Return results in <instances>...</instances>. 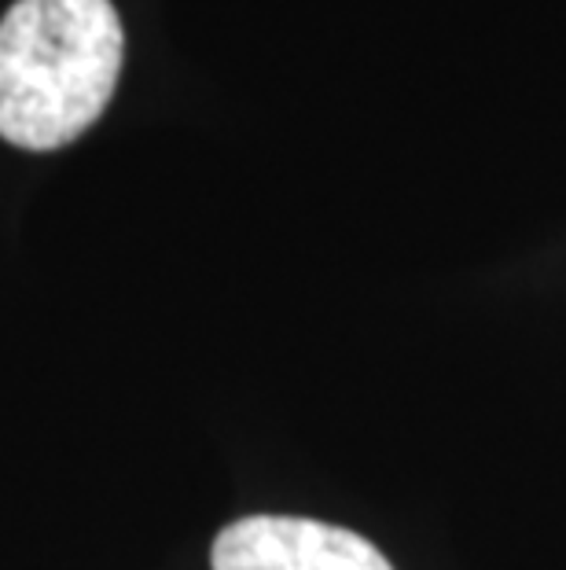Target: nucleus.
<instances>
[{
    "instance_id": "1",
    "label": "nucleus",
    "mask_w": 566,
    "mask_h": 570,
    "mask_svg": "<svg viewBox=\"0 0 566 570\" xmlns=\"http://www.w3.org/2000/svg\"><path fill=\"white\" fill-rule=\"evenodd\" d=\"M111 0H19L0 19V137L27 151L78 140L122 75Z\"/></svg>"
},
{
    "instance_id": "2",
    "label": "nucleus",
    "mask_w": 566,
    "mask_h": 570,
    "mask_svg": "<svg viewBox=\"0 0 566 570\" xmlns=\"http://www.w3.org/2000/svg\"><path fill=\"white\" fill-rule=\"evenodd\" d=\"M214 570H394L354 530L298 515H250L218 533Z\"/></svg>"
}]
</instances>
